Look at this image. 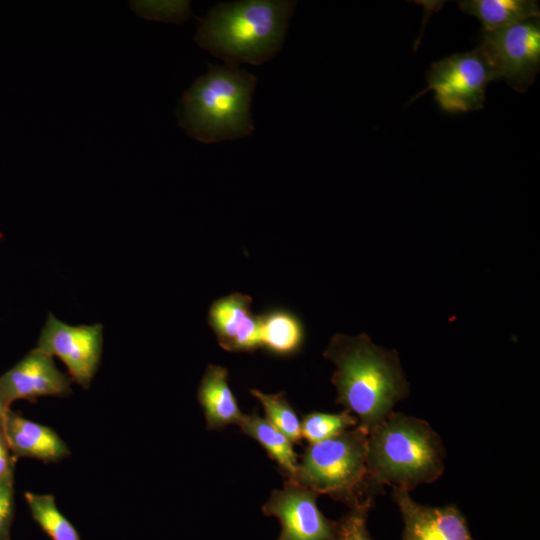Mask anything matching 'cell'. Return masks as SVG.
Wrapping results in <instances>:
<instances>
[{
    "label": "cell",
    "instance_id": "21",
    "mask_svg": "<svg viewBox=\"0 0 540 540\" xmlns=\"http://www.w3.org/2000/svg\"><path fill=\"white\" fill-rule=\"evenodd\" d=\"M373 497L351 506V511L337 522L335 540H373L367 527Z\"/></svg>",
    "mask_w": 540,
    "mask_h": 540
},
{
    "label": "cell",
    "instance_id": "13",
    "mask_svg": "<svg viewBox=\"0 0 540 540\" xmlns=\"http://www.w3.org/2000/svg\"><path fill=\"white\" fill-rule=\"evenodd\" d=\"M3 432L15 456L58 462L70 454L68 446L53 429L11 410L4 418Z\"/></svg>",
    "mask_w": 540,
    "mask_h": 540
},
{
    "label": "cell",
    "instance_id": "17",
    "mask_svg": "<svg viewBox=\"0 0 540 540\" xmlns=\"http://www.w3.org/2000/svg\"><path fill=\"white\" fill-rule=\"evenodd\" d=\"M238 426L266 450L288 479L294 476L299 463L297 454L293 443L282 432L260 417L256 411L244 414Z\"/></svg>",
    "mask_w": 540,
    "mask_h": 540
},
{
    "label": "cell",
    "instance_id": "12",
    "mask_svg": "<svg viewBox=\"0 0 540 540\" xmlns=\"http://www.w3.org/2000/svg\"><path fill=\"white\" fill-rule=\"evenodd\" d=\"M251 303L250 296L236 292L211 304L207 321L224 350L253 352L260 347L258 316Z\"/></svg>",
    "mask_w": 540,
    "mask_h": 540
},
{
    "label": "cell",
    "instance_id": "7",
    "mask_svg": "<svg viewBox=\"0 0 540 540\" xmlns=\"http://www.w3.org/2000/svg\"><path fill=\"white\" fill-rule=\"evenodd\" d=\"M492 80L490 67L476 48L434 62L427 72V88L415 98L432 90L436 102L445 112L480 110L484 105L486 87Z\"/></svg>",
    "mask_w": 540,
    "mask_h": 540
},
{
    "label": "cell",
    "instance_id": "16",
    "mask_svg": "<svg viewBox=\"0 0 540 540\" xmlns=\"http://www.w3.org/2000/svg\"><path fill=\"white\" fill-rule=\"evenodd\" d=\"M260 347L280 356L293 355L304 342L300 319L285 309H272L258 316Z\"/></svg>",
    "mask_w": 540,
    "mask_h": 540
},
{
    "label": "cell",
    "instance_id": "14",
    "mask_svg": "<svg viewBox=\"0 0 540 540\" xmlns=\"http://www.w3.org/2000/svg\"><path fill=\"white\" fill-rule=\"evenodd\" d=\"M197 397L208 429L238 425L243 418L244 414L229 387L228 371L225 367L208 365L201 379Z\"/></svg>",
    "mask_w": 540,
    "mask_h": 540
},
{
    "label": "cell",
    "instance_id": "20",
    "mask_svg": "<svg viewBox=\"0 0 540 540\" xmlns=\"http://www.w3.org/2000/svg\"><path fill=\"white\" fill-rule=\"evenodd\" d=\"M358 425L357 419L348 411L340 413L311 412L301 421V438L309 444L332 438Z\"/></svg>",
    "mask_w": 540,
    "mask_h": 540
},
{
    "label": "cell",
    "instance_id": "8",
    "mask_svg": "<svg viewBox=\"0 0 540 540\" xmlns=\"http://www.w3.org/2000/svg\"><path fill=\"white\" fill-rule=\"evenodd\" d=\"M102 329L101 324L67 325L49 313L37 348L52 357H59L71 379L87 389L100 364Z\"/></svg>",
    "mask_w": 540,
    "mask_h": 540
},
{
    "label": "cell",
    "instance_id": "10",
    "mask_svg": "<svg viewBox=\"0 0 540 540\" xmlns=\"http://www.w3.org/2000/svg\"><path fill=\"white\" fill-rule=\"evenodd\" d=\"M392 495L403 521L401 540H475L457 506L424 505L402 489Z\"/></svg>",
    "mask_w": 540,
    "mask_h": 540
},
{
    "label": "cell",
    "instance_id": "4",
    "mask_svg": "<svg viewBox=\"0 0 540 540\" xmlns=\"http://www.w3.org/2000/svg\"><path fill=\"white\" fill-rule=\"evenodd\" d=\"M256 83L253 74L237 65L208 64L207 73L182 96L179 125L206 144L251 135L250 107Z\"/></svg>",
    "mask_w": 540,
    "mask_h": 540
},
{
    "label": "cell",
    "instance_id": "19",
    "mask_svg": "<svg viewBox=\"0 0 540 540\" xmlns=\"http://www.w3.org/2000/svg\"><path fill=\"white\" fill-rule=\"evenodd\" d=\"M250 393L263 406L265 419L292 443H299L302 439L301 421L284 393L266 394L258 389H251Z\"/></svg>",
    "mask_w": 540,
    "mask_h": 540
},
{
    "label": "cell",
    "instance_id": "3",
    "mask_svg": "<svg viewBox=\"0 0 540 540\" xmlns=\"http://www.w3.org/2000/svg\"><path fill=\"white\" fill-rule=\"evenodd\" d=\"M293 0H245L219 3L200 19L197 44L226 62L260 65L282 48Z\"/></svg>",
    "mask_w": 540,
    "mask_h": 540
},
{
    "label": "cell",
    "instance_id": "18",
    "mask_svg": "<svg viewBox=\"0 0 540 540\" xmlns=\"http://www.w3.org/2000/svg\"><path fill=\"white\" fill-rule=\"evenodd\" d=\"M24 496L34 521L52 540H81L76 528L57 508L54 496L32 492Z\"/></svg>",
    "mask_w": 540,
    "mask_h": 540
},
{
    "label": "cell",
    "instance_id": "15",
    "mask_svg": "<svg viewBox=\"0 0 540 540\" xmlns=\"http://www.w3.org/2000/svg\"><path fill=\"white\" fill-rule=\"evenodd\" d=\"M458 5L464 13L478 18L481 31L486 32L540 18L538 2L533 0H463Z\"/></svg>",
    "mask_w": 540,
    "mask_h": 540
},
{
    "label": "cell",
    "instance_id": "24",
    "mask_svg": "<svg viewBox=\"0 0 540 540\" xmlns=\"http://www.w3.org/2000/svg\"><path fill=\"white\" fill-rule=\"evenodd\" d=\"M9 406L10 405L6 403V401L4 400V398L2 397L0 393V429H3L4 418L7 412L10 410Z\"/></svg>",
    "mask_w": 540,
    "mask_h": 540
},
{
    "label": "cell",
    "instance_id": "22",
    "mask_svg": "<svg viewBox=\"0 0 540 540\" xmlns=\"http://www.w3.org/2000/svg\"><path fill=\"white\" fill-rule=\"evenodd\" d=\"M13 473L0 481V540H11L10 529L14 518Z\"/></svg>",
    "mask_w": 540,
    "mask_h": 540
},
{
    "label": "cell",
    "instance_id": "6",
    "mask_svg": "<svg viewBox=\"0 0 540 540\" xmlns=\"http://www.w3.org/2000/svg\"><path fill=\"white\" fill-rule=\"evenodd\" d=\"M477 48L488 63L493 80L503 79L515 90L524 92L540 68L539 19L496 31H481Z\"/></svg>",
    "mask_w": 540,
    "mask_h": 540
},
{
    "label": "cell",
    "instance_id": "9",
    "mask_svg": "<svg viewBox=\"0 0 540 540\" xmlns=\"http://www.w3.org/2000/svg\"><path fill=\"white\" fill-rule=\"evenodd\" d=\"M318 494L292 481L274 490L262 506L263 514L277 518V540H335L337 522L327 519L317 506Z\"/></svg>",
    "mask_w": 540,
    "mask_h": 540
},
{
    "label": "cell",
    "instance_id": "2",
    "mask_svg": "<svg viewBox=\"0 0 540 540\" xmlns=\"http://www.w3.org/2000/svg\"><path fill=\"white\" fill-rule=\"evenodd\" d=\"M445 459L443 441L427 421L393 411L368 432L367 494L432 483L444 473Z\"/></svg>",
    "mask_w": 540,
    "mask_h": 540
},
{
    "label": "cell",
    "instance_id": "5",
    "mask_svg": "<svg viewBox=\"0 0 540 540\" xmlns=\"http://www.w3.org/2000/svg\"><path fill=\"white\" fill-rule=\"evenodd\" d=\"M367 445L368 431L360 425L309 444L288 480L353 506L372 497L366 491Z\"/></svg>",
    "mask_w": 540,
    "mask_h": 540
},
{
    "label": "cell",
    "instance_id": "11",
    "mask_svg": "<svg viewBox=\"0 0 540 540\" xmlns=\"http://www.w3.org/2000/svg\"><path fill=\"white\" fill-rule=\"evenodd\" d=\"M72 379L56 367L53 357L36 348L0 377V393L6 403L43 396L66 397Z\"/></svg>",
    "mask_w": 540,
    "mask_h": 540
},
{
    "label": "cell",
    "instance_id": "23",
    "mask_svg": "<svg viewBox=\"0 0 540 540\" xmlns=\"http://www.w3.org/2000/svg\"><path fill=\"white\" fill-rule=\"evenodd\" d=\"M11 473H13V461L3 429H0V481Z\"/></svg>",
    "mask_w": 540,
    "mask_h": 540
},
{
    "label": "cell",
    "instance_id": "1",
    "mask_svg": "<svg viewBox=\"0 0 540 540\" xmlns=\"http://www.w3.org/2000/svg\"><path fill=\"white\" fill-rule=\"evenodd\" d=\"M324 357L336 368L331 382L337 403L368 432L409 394L410 386L397 352L377 346L364 333L335 334Z\"/></svg>",
    "mask_w": 540,
    "mask_h": 540
}]
</instances>
